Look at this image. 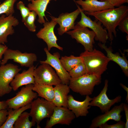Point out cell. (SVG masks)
<instances>
[{"instance_id": "obj_1", "label": "cell", "mask_w": 128, "mask_h": 128, "mask_svg": "<svg viewBox=\"0 0 128 128\" xmlns=\"http://www.w3.org/2000/svg\"><path fill=\"white\" fill-rule=\"evenodd\" d=\"M85 14L94 17L100 22L107 31L108 39L112 44L114 36H116V28L124 17L128 15V7L122 5L116 8L109 9L100 11L89 13L85 12Z\"/></svg>"}, {"instance_id": "obj_2", "label": "cell", "mask_w": 128, "mask_h": 128, "mask_svg": "<svg viewBox=\"0 0 128 128\" xmlns=\"http://www.w3.org/2000/svg\"><path fill=\"white\" fill-rule=\"evenodd\" d=\"M80 56L85 65L87 73L100 76L106 70L110 61L102 52L95 48L91 51L85 50Z\"/></svg>"}, {"instance_id": "obj_3", "label": "cell", "mask_w": 128, "mask_h": 128, "mask_svg": "<svg viewBox=\"0 0 128 128\" xmlns=\"http://www.w3.org/2000/svg\"><path fill=\"white\" fill-rule=\"evenodd\" d=\"M101 77L94 74H86L80 77L71 78L69 86L73 91L82 96L91 95L96 85L101 82Z\"/></svg>"}, {"instance_id": "obj_4", "label": "cell", "mask_w": 128, "mask_h": 128, "mask_svg": "<svg viewBox=\"0 0 128 128\" xmlns=\"http://www.w3.org/2000/svg\"><path fill=\"white\" fill-rule=\"evenodd\" d=\"M31 110L29 113L32 121L37 124V128L44 119L50 118L55 106L52 102L42 98H38L31 103Z\"/></svg>"}, {"instance_id": "obj_5", "label": "cell", "mask_w": 128, "mask_h": 128, "mask_svg": "<svg viewBox=\"0 0 128 128\" xmlns=\"http://www.w3.org/2000/svg\"><path fill=\"white\" fill-rule=\"evenodd\" d=\"M34 84H30L25 85L14 97L7 99L6 101L8 109H16L30 104L34 99L37 98V93L34 92Z\"/></svg>"}, {"instance_id": "obj_6", "label": "cell", "mask_w": 128, "mask_h": 128, "mask_svg": "<svg viewBox=\"0 0 128 128\" xmlns=\"http://www.w3.org/2000/svg\"><path fill=\"white\" fill-rule=\"evenodd\" d=\"M66 33L82 45L85 50L91 51L93 50L96 34L93 31L77 24L72 30L69 31Z\"/></svg>"}, {"instance_id": "obj_7", "label": "cell", "mask_w": 128, "mask_h": 128, "mask_svg": "<svg viewBox=\"0 0 128 128\" xmlns=\"http://www.w3.org/2000/svg\"><path fill=\"white\" fill-rule=\"evenodd\" d=\"M21 70L18 65L11 63L0 66V97L11 91L12 89L10 83Z\"/></svg>"}, {"instance_id": "obj_8", "label": "cell", "mask_w": 128, "mask_h": 128, "mask_svg": "<svg viewBox=\"0 0 128 128\" xmlns=\"http://www.w3.org/2000/svg\"><path fill=\"white\" fill-rule=\"evenodd\" d=\"M33 76L36 83L55 86L61 83L55 71L47 64H41L35 68Z\"/></svg>"}, {"instance_id": "obj_9", "label": "cell", "mask_w": 128, "mask_h": 128, "mask_svg": "<svg viewBox=\"0 0 128 128\" xmlns=\"http://www.w3.org/2000/svg\"><path fill=\"white\" fill-rule=\"evenodd\" d=\"M4 55L1 65L6 64L8 60L10 59L19 64L21 66L29 68L33 66L34 63L37 59V56L35 53H22L18 50L8 48Z\"/></svg>"}, {"instance_id": "obj_10", "label": "cell", "mask_w": 128, "mask_h": 128, "mask_svg": "<svg viewBox=\"0 0 128 128\" xmlns=\"http://www.w3.org/2000/svg\"><path fill=\"white\" fill-rule=\"evenodd\" d=\"M75 3L80 10L81 15L80 20L77 24L91 29L95 34V39L101 43L105 44L109 38L107 31L102 27L101 23L96 19L93 21L90 17L87 16L82 9Z\"/></svg>"}, {"instance_id": "obj_11", "label": "cell", "mask_w": 128, "mask_h": 128, "mask_svg": "<svg viewBox=\"0 0 128 128\" xmlns=\"http://www.w3.org/2000/svg\"><path fill=\"white\" fill-rule=\"evenodd\" d=\"M46 56V60L40 61L41 64H47L53 68L62 83L69 85L71 77L69 72L64 69L60 60V55L59 52H56L52 54L46 48L44 49Z\"/></svg>"}, {"instance_id": "obj_12", "label": "cell", "mask_w": 128, "mask_h": 128, "mask_svg": "<svg viewBox=\"0 0 128 128\" xmlns=\"http://www.w3.org/2000/svg\"><path fill=\"white\" fill-rule=\"evenodd\" d=\"M75 118L73 113L68 108L55 106L45 128H51L58 124L69 125Z\"/></svg>"}, {"instance_id": "obj_13", "label": "cell", "mask_w": 128, "mask_h": 128, "mask_svg": "<svg viewBox=\"0 0 128 128\" xmlns=\"http://www.w3.org/2000/svg\"><path fill=\"white\" fill-rule=\"evenodd\" d=\"M55 21H46L43 24L44 27L41 28L37 33V37L42 39L47 45V50L50 51L52 47H55L62 51L63 47L57 43L58 39L54 31V28L57 24Z\"/></svg>"}, {"instance_id": "obj_14", "label": "cell", "mask_w": 128, "mask_h": 128, "mask_svg": "<svg viewBox=\"0 0 128 128\" xmlns=\"http://www.w3.org/2000/svg\"><path fill=\"white\" fill-rule=\"evenodd\" d=\"M108 83V80L106 79L103 89L98 96L92 98L90 103L91 106L98 107L103 113L109 111L111 106L116 103L120 102L121 100L122 97L120 95L112 99H110L109 98L107 94Z\"/></svg>"}, {"instance_id": "obj_15", "label": "cell", "mask_w": 128, "mask_h": 128, "mask_svg": "<svg viewBox=\"0 0 128 128\" xmlns=\"http://www.w3.org/2000/svg\"><path fill=\"white\" fill-rule=\"evenodd\" d=\"M80 13V10L78 8L77 9L71 13H61L58 18L50 17L51 20L55 21L59 25V27L57 29L58 33L59 35L61 36L70 30L74 28L75 21Z\"/></svg>"}, {"instance_id": "obj_16", "label": "cell", "mask_w": 128, "mask_h": 128, "mask_svg": "<svg viewBox=\"0 0 128 128\" xmlns=\"http://www.w3.org/2000/svg\"><path fill=\"white\" fill-rule=\"evenodd\" d=\"M19 24L18 19L13 15L6 16L3 14L0 16V44L7 42L8 36L14 33L13 27Z\"/></svg>"}, {"instance_id": "obj_17", "label": "cell", "mask_w": 128, "mask_h": 128, "mask_svg": "<svg viewBox=\"0 0 128 128\" xmlns=\"http://www.w3.org/2000/svg\"><path fill=\"white\" fill-rule=\"evenodd\" d=\"M123 104L122 103L119 105L115 106L111 110L94 118L92 121L89 128L99 127L102 124L111 120L117 122L121 120L122 116L121 113L124 111Z\"/></svg>"}, {"instance_id": "obj_18", "label": "cell", "mask_w": 128, "mask_h": 128, "mask_svg": "<svg viewBox=\"0 0 128 128\" xmlns=\"http://www.w3.org/2000/svg\"><path fill=\"white\" fill-rule=\"evenodd\" d=\"M92 99L87 96L84 100L79 101L75 100L72 95H69L67 108L73 113L76 118L86 116L89 113L88 110L91 107L90 103Z\"/></svg>"}, {"instance_id": "obj_19", "label": "cell", "mask_w": 128, "mask_h": 128, "mask_svg": "<svg viewBox=\"0 0 128 128\" xmlns=\"http://www.w3.org/2000/svg\"><path fill=\"white\" fill-rule=\"evenodd\" d=\"M73 1L77 5L81 6L83 11L87 12H96L114 8V7L106 1H99L97 0Z\"/></svg>"}, {"instance_id": "obj_20", "label": "cell", "mask_w": 128, "mask_h": 128, "mask_svg": "<svg viewBox=\"0 0 128 128\" xmlns=\"http://www.w3.org/2000/svg\"><path fill=\"white\" fill-rule=\"evenodd\" d=\"M35 68L33 65L27 70H23L21 73H18L10 83L12 90L15 91L22 86L30 84H34L35 83L33 72Z\"/></svg>"}, {"instance_id": "obj_21", "label": "cell", "mask_w": 128, "mask_h": 128, "mask_svg": "<svg viewBox=\"0 0 128 128\" xmlns=\"http://www.w3.org/2000/svg\"><path fill=\"white\" fill-rule=\"evenodd\" d=\"M54 88L53 103L56 106L67 108L68 94L70 89L69 85L61 83L55 86Z\"/></svg>"}, {"instance_id": "obj_22", "label": "cell", "mask_w": 128, "mask_h": 128, "mask_svg": "<svg viewBox=\"0 0 128 128\" xmlns=\"http://www.w3.org/2000/svg\"><path fill=\"white\" fill-rule=\"evenodd\" d=\"M98 46L105 51L107 56L110 61L116 63L120 67L125 76H128V61L124 54L122 53V56H121L118 53H114L113 52L112 49L110 47H108L105 44L100 42L98 43Z\"/></svg>"}, {"instance_id": "obj_23", "label": "cell", "mask_w": 128, "mask_h": 128, "mask_svg": "<svg viewBox=\"0 0 128 128\" xmlns=\"http://www.w3.org/2000/svg\"><path fill=\"white\" fill-rule=\"evenodd\" d=\"M57 0H32L27 5V7L31 11H34L38 16V22L41 24L44 23L46 21L45 12L47 6L50 1Z\"/></svg>"}, {"instance_id": "obj_24", "label": "cell", "mask_w": 128, "mask_h": 128, "mask_svg": "<svg viewBox=\"0 0 128 128\" xmlns=\"http://www.w3.org/2000/svg\"><path fill=\"white\" fill-rule=\"evenodd\" d=\"M33 90L37 93L38 96L52 102L54 95V87L52 85L35 83Z\"/></svg>"}, {"instance_id": "obj_25", "label": "cell", "mask_w": 128, "mask_h": 128, "mask_svg": "<svg viewBox=\"0 0 128 128\" xmlns=\"http://www.w3.org/2000/svg\"><path fill=\"white\" fill-rule=\"evenodd\" d=\"M31 107L30 103L16 109H9L6 120L0 128H14V123L20 114L26 110L30 109Z\"/></svg>"}, {"instance_id": "obj_26", "label": "cell", "mask_w": 128, "mask_h": 128, "mask_svg": "<svg viewBox=\"0 0 128 128\" xmlns=\"http://www.w3.org/2000/svg\"><path fill=\"white\" fill-rule=\"evenodd\" d=\"M60 61L65 69L69 72L76 65L83 61L80 56H76L71 55L69 56H62Z\"/></svg>"}, {"instance_id": "obj_27", "label": "cell", "mask_w": 128, "mask_h": 128, "mask_svg": "<svg viewBox=\"0 0 128 128\" xmlns=\"http://www.w3.org/2000/svg\"><path fill=\"white\" fill-rule=\"evenodd\" d=\"M30 116L29 113L25 111L23 112L14 123V128H31L34 126L36 123L30 120Z\"/></svg>"}, {"instance_id": "obj_28", "label": "cell", "mask_w": 128, "mask_h": 128, "mask_svg": "<svg viewBox=\"0 0 128 128\" xmlns=\"http://www.w3.org/2000/svg\"><path fill=\"white\" fill-rule=\"evenodd\" d=\"M17 0H5L0 4V15L5 14L6 16L13 15L15 11L14 5Z\"/></svg>"}, {"instance_id": "obj_29", "label": "cell", "mask_w": 128, "mask_h": 128, "mask_svg": "<svg viewBox=\"0 0 128 128\" xmlns=\"http://www.w3.org/2000/svg\"><path fill=\"white\" fill-rule=\"evenodd\" d=\"M69 73L72 78L78 77L87 74V69L83 61L72 68Z\"/></svg>"}, {"instance_id": "obj_30", "label": "cell", "mask_w": 128, "mask_h": 128, "mask_svg": "<svg viewBox=\"0 0 128 128\" xmlns=\"http://www.w3.org/2000/svg\"><path fill=\"white\" fill-rule=\"evenodd\" d=\"M37 15V13L35 11H31L23 22L25 26L31 32H35L36 31L37 27L34 22Z\"/></svg>"}, {"instance_id": "obj_31", "label": "cell", "mask_w": 128, "mask_h": 128, "mask_svg": "<svg viewBox=\"0 0 128 128\" xmlns=\"http://www.w3.org/2000/svg\"><path fill=\"white\" fill-rule=\"evenodd\" d=\"M16 7L17 9L20 11L22 17V21L23 23L31 11L28 7L25 6L22 1H19L17 3Z\"/></svg>"}, {"instance_id": "obj_32", "label": "cell", "mask_w": 128, "mask_h": 128, "mask_svg": "<svg viewBox=\"0 0 128 128\" xmlns=\"http://www.w3.org/2000/svg\"><path fill=\"white\" fill-rule=\"evenodd\" d=\"M119 28L123 32L128 34V15L123 19L118 26Z\"/></svg>"}, {"instance_id": "obj_33", "label": "cell", "mask_w": 128, "mask_h": 128, "mask_svg": "<svg viewBox=\"0 0 128 128\" xmlns=\"http://www.w3.org/2000/svg\"><path fill=\"white\" fill-rule=\"evenodd\" d=\"M115 124L112 125H109L107 123L101 125L100 128H124L125 127V123L121 120L117 122Z\"/></svg>"}, {"instance_id": "obj_34", "label": "cell", "mask_w": 128, "mask_h": 128, "mask_svg": "<svg viewBox=\"0 0 128 128\" xmlns=\"http://www.w3.org/2000/svg\"><path fill=\"white\" fill-rule=\"evenodd\" d=\"M8 114L7 109L0 110V128L5 122Z\"/></svg>"}, {"instance_id": "obj_35", "label": "cell", "mask_w": 128, "mask_h": 128, "mask_svg": "<svg viewBox=\"0 0 128 128\" xmlns=\"http://www.w3.org/2000/svg\"><path fill=\"white\" fill-rule=\"evenodd\" d=\"M109 2L114 7H119L123 4L128 3V0H104Z\"/></svg>"}, {"instance_id": "obj_36", "label": "cell", "mask_w": 128, "mask_h": 128, "mask_svg": "<svg viewBox=\"0 0 128 128\" xmlns=\"http://www.w3.org/2000/svg\"><path fill=\"white\" fill-rule=\"evenodd\" d=\"M123 107L126 117V122L125 123V128H128V105L127 104L123 103Z\"/></svg>"}, {"instance_id": "obj_37", "label": "cell", "mask_w": 128, "mask_h": 128, "mask_svg": "<svg viewBox=\"0 0 128 128\" xmlns=\"http://www.w3.org/2000/svg\"><path fill=\"white\" fill-rule=\"evenodd\" d=\"M8 49V47L6 45L0 44V64L1 63V59H2V56Z\"/></svg>"}, {"instance_id": "obj_38", "label": "cell", "mask_w": 128, "mask_h": 128, "mask_svg": "<svg viewBox=\"0 0 128 128\" xmlns=\"http://www.w3.org/2000/svg\"><path fill=\"white\" fill-rule=\"evenodd\" d=\"M8 109L6 101H0V110Z\"/></svg>"}, {"instance_id": "obj_39", "label": "cell", "mask_w": 128, "mask_h": 128, "mask_svg": "<svg viewBox=\"0 0 128 128\" xmlns=\"http://www.w3.org/2000/svg\"><path fill=\"white\" fill-rule=\"evenodd\" d=\"M120 86L122 87L127 92V96L126 97V101L127 103L128 102V88L125 85H124L122 83H120Z\"/></svg>"}, {"instance_id": "obj_40", "label": "cell", "mask_w": 128, "mask_h": 128, "mask_svg": "<svg viewBox=\"0 0 128 128\" xmlns=\"http://www.w3.org/2000/svg\"><path fill=\"white\" fill-rule=\"evenodd\" d=\"M32 0H28V1H31Z\"/></svg>"}, {"instance_id": "obj_41", "label": "cell", "mask_w": 128, "mask_h": 128, "mask_svg": "<svg viewBox=\"0 0 128 128\" xmlns=\"http://www.w3.org/2000/svg\"><path fill=\"white\" fill-rule=\"evenodd\" d=\"M101 1H104V0H101Z\"/></svg>"}, {"instance_id": "obj_42", "label": "cell", "mask_w": 128, "mask_h": 128, "mask_svg": "<svg viewBox=\"0 0 128 128\" xmlns=\"http://www.w3.org/2000/svg\"><path fill=\"white\" fill-rule=\"evenodd\" d=\"M0 4H1V3H0Z\"/></svg>"}]
</instances>
